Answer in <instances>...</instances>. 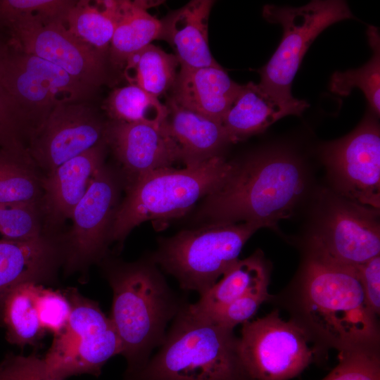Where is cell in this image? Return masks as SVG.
I'll use <instances>...</instances> for the list:
<instances>
[{
	"label": "cell",
	"mask_w": 380,
	"mask_h": 380,
	"mask_svg": "<svg viewBox=\"0 0 380 380\" xmlns=\"http://www.w3.org/2000/svg\"><path fill=\"white\" fill-rule=\"evenodd\" d=\"M0 380H58L48 371L44 359L35 354L27 356L7 354L0 362Z\"/></svg>",
	"instance_id": "d590c367"
},
{
	"label": "cell",
	"mask_w": 380,
	"mask_h": 380,
	"mask_svg": "<svg viewBox=\"0 0 380 380\" xmlns=\"http://www.w3.org/2000/svg\"><path fill=\"white\" fill-rule=\"evenodd\" d=\"M309 248L343 265L355 267L380 254L379 209L334 191L320 200Z\"/></svg>",
	"instance_id": "8fae6325"
},
{
	"label": "cell",
	"mask_w": 380,
	"mask_h": 380,
	"mask_svg": "<svg viewBox=\"0 0 380 380\" xmlns=\"http://www.w3.org/2000/svg\"><path fill=\"white\" fill-rule=\"evenodd\" d=\"M322 156L335 194L379 209L380 133L372 115L348 135L325 144Z\"/></svg>",
	"instance_id": "5bb4252c"
},
{
	"label": "cell",
	"mask_w": 380,
	"mask_h": 380,
	"mask_svg": "<svg viewBox=\"0 0 380 380\" xmlns=\"http://www.w3.org/2000/svg\"><path fill=\"white\" fill-rule=\"evenodd\" d=\"M44 234L39 205L0 204L1 239L27 240Z\"/></svg>",
	"instance_id": "4dcf8cb0"
},
{
	"label": "cell",
	"mask_w": 380,
	"mask_h": 380,
	"mask_svg": "<svg viewBox=\"0 0 380 380\" xmlns=\"http://www.w3.org/2000/svg\"><path fill=\"white\" fill-rule=\"evenodd\" d=\"M259 229L248 222L205 224L163 240L152 260L182 289L201 296L235 265L244 244Z\"/></svg>",
	"instance_id": "8992f818"
},
{
	"label": "cell",
	"mask_w": 380,
	"mask_h": 380,
	"mask_svg": "<svg viewBox=\"0 0 380 380\" xmlns=\"http://www.w3.org/2000/svg\"><path fill=\"white\" fill-rule=\"evenodd\" d=\"M110 120L161 125L168 110L165 104L138 86L129 84L113 89L103 103Z\"/></svg>",
	"instance_id": "f1b7e54d"
},
{
	"label": "cell",
	"mask_w": 380,
	"mask_h": 380,
	"mask_svg": "<svg viewBox=\"0 0 380 380\" xmlns=\"http://www.w3.org/2000/svg\"><path fill=\"white\" fill-rule=\"evenodd\" d=\"M122 182L120 173L104 165L75 208L70 229L61 235L68 273L87 269L104 257Z\"/></svg>",
	"instance_id": "4fadbf2b"
},
{
	"label": "cell",
	"mask_w": 380,
	"mask_h": 380,
	"mask_svg": "<svg viewBox=\"0 0 380 380\" xmlns=\"http://www.w3.org/2000/svg\"><path fill=\"white\" fill-rule=\"evenodd\" d=\"M211 0H193L161 20L160 39L170 44L180 68L221 67L208 44Z\"/></svg>",
	"instance_id": "ffe728a7"
},
{
	"label": "cell",
	"mask_w": 380,
	"mask_h": 380,
	"mask_svg": "<svg viewBox=\"0 0 380 380\" xmlns=\"http://www.w3.org/2000/svg\"><path fill=\"white\" fill-rule=\"evenodd\" d=\"M241 87L222 66L180 68L169 98L182 107L222 123Z\"/></svg>",
	"instance_id": "d6986e66"
},
{
	"label": "cell",
	"mask_w": 380,
	"mask_h": 380,
	"mask_svg": "<svg viewBox=\"0 0 380 380\" xmlns=\"http://www.w3.org/2000/svg\"><path fill=\"white\" fill-rule=\"evenodd\" d=\"M127 380H249L238 338L183 304L157 353Z\"/></svg>",
	"instance_id": "277c9868"
},
{
	"label": "cell",
	"mask_w": 380,
	"mask_h": 380,
	"mask_svg": "<svg viewBox=\"0 0 380 380\" xmlns=\"http://www.w3.org/2000/svg\"><path fill=\"white\" fill-rule=\"evenodd\" d=\"M236 163L221 156L202 163L151 172L125 187L126 195L115 212L110 241H122L146 221H167L187 213L203 197L219 188Z\"/></svg>",
	"instance_id": "5b68a950"
},
{
	"label": "cell",
	"mask_w": 380,
	"mask_h": 380,
	"mask_svg": "<svg viewBox=\"0 0 380 380\" xmlns=\"http://www.w3.org/2000/svg\"><path fill=\"white\" fill-rule=\"evenodd\" d=\"M311 332L295 319L285 321L274 310L243 324L238 338L241 365L249 380H289L317 355Z\"/></svg>",
	"instance_id": "30bf717a"
},
{
	"label": "cell",
	"mask_w": 380,
	"mask_h": 380,
	"mask_svg": "<svg viewBox=\"0 0 380 380\" xmlns=\"http://www.w3.org/2000/svg\"><path fill=\"white\" fill-rule=\"evenodd\" d=\"M322 380H380V360L376 348L340 352L338 365Z\"/></svg>",
	"instance_id": "1f68e13d"
},
{
	"label": "cell",
	"mask_w": 380,
	"mask_h": 380,
	"mask_svg": "<svg viewBox=\"0 0 380 380\" xmlns=\"http://www.w3.org/2000/svg\"><path fill=\"white\" fill-rule=\"evenodd\" d=\"M7 43L0 39V57ZM25 128L0 82V148L26 145Z\"/></svg>",
	"instance_id": "8d00e7d4"
},
{
	"label": "cell",
	"mask_w": 380,
	"mask_h": 380,
	"mask_svg": "<svg viewBox=\"0 0 380 380\" xmlns=\"http://www.w3.org/2000/svg\"><path fill=\"white\" fill-rule=\"evenodd\" d=\"M269 273L260 251L239 260L197 302L188 304L190 310L203 315L220 308L248 293L267 290Z\"/></svg>",
	"instance_id": "cb8c5ba5"
},
{
	"label": "cell",
	"mask_w": 380,
	"mask_h": 380,
	"mask_svg": "<svg viewBox=\"0 0 380 380\" xmlns=\"http://www.w3.org/2000/svg\"><path fill=\"white\" fill-rule=\"evenodd\" d=\"M367 34L373 55L363 66L345 72H335L331 78L329 89L341 96L348 95L357 87L365 94L371 107L376 115L380 113V42L377 28L369 26Z\"/></svg>",
	"instance_id": "f546056e"
},
{
	"label": "cell",
	"mask_w": 380,
	"mask_h": 380,
	"mask_svg": "<svg viewBox=\"0 0 380 380\" xmlns=\"http://www.w3.org/2000/svg\"><path fill=\"white\" fill-rule=\"evenodd\" d=\"M5 27L11 35L10 43L17 49L55 64L96 90L107 82L110 64L108 53L75 37L63 21L28 15Z\"/></svg>",
	"instance_id": "7c38bea8"
},
{
	"label": "cell",
	"mask_w": 380,
	"mask_h": 380,
	"mask_svg": "<svg viewBox=\"0 0 380 380\" xmlns=\"http://www.w3.org/2000/svg\"><path fill=\"white\" fill-rule=\"evenodd\" d=\"M63 293L71 305V313L65 327L53 335L43 357L46 367L58 380L81 374L99 376L104 365L122 353L118 334L97 302L75 288Z\"/></svg>",
	"instance_id": "9c48e42d"
},
{
	"label": "cell",
	"mask_w": 380,
	"mask_h": 380,
	"mask_svg": "<svg viewBox=\"0 0 380 380\" xmlns=\"http://www.w3.org/2000/svg\"><path fill=\"white\" fill-rule=\"evenodd\" d=\"M36 307L42 328L53 335L65 327L72 310L64 293L45 289L42 284L39 287Z\"/></svg>",
	"instance_id": "e575fe53"
},
{
	"label": "cell",
	"mask_w": 380,
	"mask_h": 380,
	"mask_svg": "<svg viewBox=\"0 0 380 380\" xmlns=\"http://www.w3.org/2000/svg\"><path fill=\"white\" fill-rule=\"evenodd\" d=\"M106 122L89 101L59 102L27 141V151L43 175L65 161L106 142Z\"/></svg>",
	"instance_id": "9a60e30c"
},
{
	"label": "cell",
	"mask_w": 380,
	"mask_h": 380,
	"mask_svg": "<svg viewBox=\"0 0 380 380\" xmlns=\"http://www.w3.org/2000/svg\"><path fill=\"white\" fill-rule=\"evenodd\" d=\"M262 16L281 25L283 34L277 49L258 70V85L282 103H296L300 99L292 96L291 84L310 44L330 25L355 16L347 3L340 0H314L296 8L267 4Z\"/></svg>",
	"instance_id": "ba28073f"
},
{
	"label": "cell",
	"mask_w": 380,
	"mask_h": 380,
	"mask_svg": "<svg viewBox=\"0 0 380 380\" xmlns=\"http://www.w3.org/2000/svg\"><path fill=\"white\" fill-rule=\"evenodd\" d=\"M270 298L267 290L251 293L220 308L198 315L223 328L233 330L236 325L249 321L260 305Z\"/></svg>",
	"instance_id": "836d02e7"
},
{
	"label": "cell",
	"mask_w": 380,
	"mask_h": 380,
	"mask_svg": "<svg viewBox=\"0 0 380 380\" xmlns=\"http://www.w3.org/2000/svg\"><path fill=\"white\" fill-rule=\"evenodd\" d=\"M309 107L304 100L285 103L250 82L241 89L222 120V125L236 143L261 133L278 120L287 115H300Z\"/></svg>",
	"instance_id": "7402d4cb"
},
{
	"label": "cell",
	"mask_w": 380,
	"mask_h": 380,
	"mask_svg": "<svg viewBox=\"0 0 380 380\" xmlns=\"http://www.w3.org/2000/svg\"><path fill=\"white\" fill-rule=\"evenodd\" d=\"M75 0H0V25L25 16L38 15L46 20L64 22Z\"/></svg>",
	"instance_id": "d6a6232c"
},
{
	"label": "cell",
	"mask_w": 380,
	"mask_h": 380,
	"mask_svg": "<svg viewBox=\"0 0 380 380\" xmlns=\"http://www.w3.org/2000/svg\"><path fill=\"white\" fill-rule=\"evenodd\" d=\"M157 1H117L118 22L109 47V61L114 68H124L127 59L153 40L160 38L162 23L147 8Z\"/></svg>",
	"instance_id": "603a6c76"
},
{
	"label": "cell",
	"mask_w": 380,
	"mask_h": 380,
	"mask_svg": "<svg viewBox=\"0 0 380 380\" xmlns=\"http://www.w3.org/2000/svg\"><path fill=\"white\" fill-rule=\"evenodd\" d=\"M367 303L377 315L380 312V256L355 267Z\"/></svg>",
	"instance_id": "74e56055"
},
{
	"label": "cell",
	"mask_w": 380,
	"mask_h": 380,
	"mask_svg": "<svg viewBox=\"0 0 380 380\" xmlns=\"http://www.w3.org/2000/svg\"><path fill=\"white\" fill-rule=\"evenodd\" d=\"M0 82L25 128L27 141L59 102L89 101L97 91L11 43L0 57Z\"/></svg>",
	"instance_id": "52a82bcc"
},
{
	"label": "cell",
	"mask_w": 380,
	"mask_h": 380,
	"mask_svg": "<svg viewBox=\"0 0 380 380\" xmlns=\"http://www.w3.org/2000/svg\"><path fill=\"white\" fill-rule=\"evenodd\" d=\"M39 285L21 284L4 298L0 315L10 343L21 347L34 345L44 336L45 331L40 325L36 307Z\"/></svg>",
	"instance_id": "484cf974"
},
{
	"label": "cell",
	"mask_w": 380,
	"mask_h": 380,
	"mask_svg": "<svg viewBox=\"0 0 380 380\" xmlns=\"http://www.w3.org/2000/svg\"><path fill=\"white\" fill-rule=\"evenodd\" d=\"M77 1L65 20L68 30L75 37L94 47L108 53L118 18L114 0ZM109 56V55H108Z\"/></svg>",
	"instance_id": "83f0119b"
},
{
	"label": "cell",
	"mask_w": 380,
	"mask_h": 380,
	"mask_svg": "<svg viewBox=\"0 0 380 380\" xmlns=\"http://www.w3.org/2000/svg\"><path fill=\"white\" fill-rule=\"evenodd\" d=\"M63 260L61 235L0 239V308L6 296L17 286L53 281Z\"/></svg>",
	"instance_id": "ac0fdd59"
},
{
	"label": "cell",
	"mask_w": 380,
	"mask_h": 380,
	"mask_svg": "<svg viewBox=\"0 0 380 380\" xmlns=\"http://www.w3.org/2000/svg\"><path fill=\"white\" fill-rule=\"evenodd\" d=\"M179 65L175 54L150 44L127 59L124 74L129 84L158 98L172 89Z\"/></svg>",
	"instance_id": "4316f807"
},
{
	"label": "cell",
	"mask_w": 380,
	"mask_h": 380,
	"mask_svg": "<svg viewBox=\"0 0 380 380\" xmlns=\"http://www.w3.org/2000/svg\"><path fill=\"white\" fill-rule=\"evenodd\" d=\"M299 305L303 324L340 352L376 348L377 315L367 303L355 267L308 248L300 277Z\"/></svg>",
	"instance_id": "7a4b0ae2"
},
{
	"label": "cell",
	"mask_w": 380,
	"mask_h": 380,
	"mask_svg": "<svg viewBox=\"0 0 380 380\" xmlns=\"http://www.w3.org/2000/svg\"><path fill=\"white\" fill-rule=\"evenodd\" d=\"M165 105L168 113L162 125L179 146L185 166L220 156L222 149L234 143L222 123L182 107L170 98Z\"/></svg>",
	"instance_id": "44dd1931"
},
{
	"label": "cell",
	"mask_w": 380,
	"mask_h": 380,
	"mask_svg": "<svg viewBox=\"0 0 380 380\" xmlns=\"http://www.w3.org/2000/svg\"><path fill=\"white\" fill-rule=\"evenodd\" d=\"M42 178L26 146L0 148V204L39 205Z\"/></svg>",
	"instance_id": "d4e9b609"
},
{
	"label": "cell",
	"mask_w": 380,
	"mask_h": 380,
	"mask_svg": "<svg viewBox=\"0 0 380 380\" xmlns=\"http://www.w3.org/2000/svg\"><path fill=\"white\" fill-rule=\"evenodd\" d=\"M105 139L121 166L125 187L151 172L182 161L179 146L162 125L110 120Z\"/></svg>",
	"instance_id": "2e32d148"
},
{
	"label": "cell",
	"mask_w": 380,
	"mask_h": 380,
	"mask_svg": "<svg viewBox=\"0 0 380 380\" xmlns=\"http://www.w3.org/2000/svg\"><path fill=\"white\" fill-rule=\"evenodd\" d=\"M106 148V143H101L42 175L39 206L46 234H56V230L71 219L75 208L105 165Z\"/></svg>",
	"instance_id": "e0dca14e"
},
{
	"label": "cell",
	"mask_w": 380,
	"mask_h": 380,
	"mask_svg": "<svg viewBox=\"0 0 380 380\" xmlns=\"http://www.w3.org/2000/svg\"><path fill=\"white\" fill-rule=\"evenodd\" d=\"M106 276L113 291L109 317L121 341V355L127 362L126 378H129L161 345L167 323L182 305L153 260L109 264Z\"/></svg>",
	"instance_id": "3957f363"
},
{
	"label": "cell",
	"mask_w": 380,
	"mask_h": 380,
	"mask_svg": "<svg viewBox=\"0 0 380 380\" xmlns=\"http://www.w3.org/2000/svg\"><path fill=\"white\" fill-rule=\"evenodd\" d=\"M305 186L303 166L293 154L258 153L236 163L226 181L205 197L198 217L207 224L248 222L275 228L292 215Z\"/></svg>",
	"instance_id": "6da1fadb"
}]
</instances>
